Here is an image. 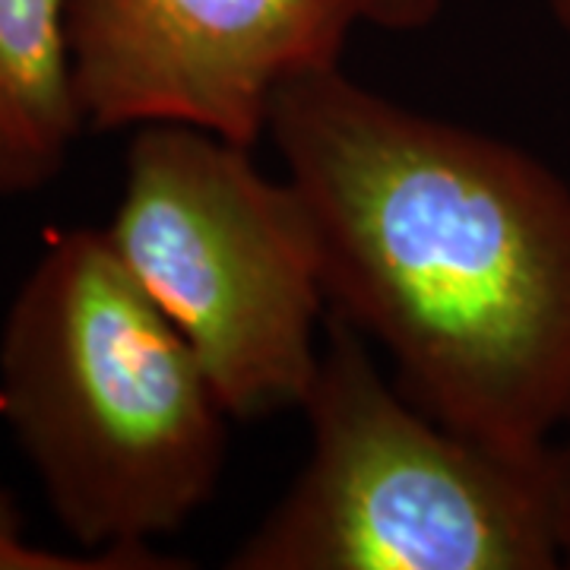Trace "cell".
Here are the masks:
<instances>
[{
  "label": "cell",
  "mask_w": 570,
  "mask_h": 570,
  "mask_svg": "<svg viewBox=\"0 0 570 570\" xmlns=\"http://www.w3.org/2000/svg\"><path fill=\"white\" fill-rule=\"evenodd\" d=\"M269 137L317 232L326 302L396 387L469 438L549 448L570 409V184L340 67L288 82Z\"/></svg>",
  "instance_id": "obj_1"
},
{
  "label": "cell",
  "mask_w": 570,
  "mask_h": 570,
  "mask_svg": "<svg viewBox=\"0 0 570 570\" xmlns=\"http://www.w3.org/2000/svg\"><path fill=\"white\" fill-rule=\"evenodd\" d=\"M302 412L305 466L225 568H561L551 444L494 448L444 425L336 314Z\"/></svg>",
  "instance_id": "obj_3"
},
{
  "label": "cell",
  "mask_w": 570,
  "mask_h": 570,
  "mask_svg": "<svg viewBox=\"0 0 570 570\" xmlns=\"http://www.w3.org/2000/svg\"><path fill=\"white\" fill-rule=\"evenodd\" d=\"M63 22L86 130L187 124L254 146L288 82L340 67L371 0H63Z\"/></svg>",
  "instance_id": "obj_5"
},
{
  "label": "cell",
  "mask_w": 570,
  "mask_h": 570,
  "mask_svg": "<svg viewBox=\"0 0 570 570\" xmlns=\"http://www.w3.org/2000/svg\"><path fill=\"white\" fill-rule=\"evenodd\" d=\"M441 0H371V22L381 29H419L434 20Z\"/></svg>",
  "instance_id": "obj_9"
},
{
  "label": "cell",
  "mask_w": 570,
  "mask_h": 570,
  "mask_svg": "<svg viewBox=\"0 0 570 570\" xmlns=\"http://www.w3.org/2000/svg\"><path fill=\"white\" fill-rule=\"evenodd\" d=\"M105 235L194 348L232 419L302 409L330 302L295 184L264 175L250 146L187 124H146L130 130Z\"/></svg>",
  "instance_id": "obj_4"
},
{
  "label": "cell",
  "mask_w": 570,
  "mask_h": 570,
  "mask_svg": "<svg viewBox=\"0 0 570 570\" xmlns=\"http://www.w3.org/2000/svg\"><path fill=\"white\" fill-rule=\"evenodd\" d=\"M82 130L63 0H0V197L48 187Z\"/></svg>",
  "instance_id": "obj_6"
},
{
  "label": "cell",
  "mask_w": 570,
  "mask_h": 570,
  "mask_svg": "<svg viewBox=\"0 0 570 570\" xmlns=\"http://www.w3.org/2000/svg\"><path fill=\"white\" fill-rule=\"evenodd\" d=\"M61 568H96V570H178L187 561L171 554L146 549L89 551V554H58L26 542L20 513L10 494L0 489V570H61Z\"/></svg>",
  "instance_id": "obj_7"
},
{
  "label": "cell",
  "mask_w": 570,
  "mask_h": 570,
  "mask_svg": "<svg viewBox=\"0 0 570 570\" xmlns=\"http://www.w3.org/2000/svg\"><path fill=\"white\" fill-rule=\"evenodd\" d=\"M0 419L63 530L86 551H118L213 501L232 415L105 228H70L7 307Z\"/></svg>",
  "instance_id": "obj_2"
},
{
  "label": "cell",
  "mask_w": 570,
  "mask_h": 570,
  "mask_svg": "<svg viewBox=\"0 0 570 570\" xmlns=\"http://www.w3.org/2000/svg\"><path fill=\"white\" fill-rule=\"evenodd\" d=\"M558 431H564L561 444H551L554 453V532L561 564L570 568V409Z\"/></svg>",
  "instance_id": "obj_8"
},
{
  "label": "cell",
  "mask_w": 570,
  "mask_h": 570,
  "mask_svg": "<svg viewBox=\"0 0 570 570\" xmlns=\"http://www.w3.org/2000/svg\"><path fill=\"white\" fill-rule=\"evenodd\" d=\"M549 7L558 26H561V32L570 39V0H549Z\"/></svg>",
  "instance_id": "obj_10"
}]
</instances>
